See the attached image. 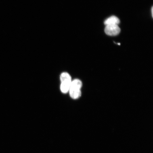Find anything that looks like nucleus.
I'll return each instance as SVG.
<instances>
[{
	"label": "nucleus",
	"instance_id": "obj_5",
	"mask_svg": "<svg viewBox=\"0 0 153 153\" xmlns=\"http://www.w3.org/2000/svg\"><path fill=\"white\" fill-rule=\"evenodd\" d=\"M153 7H152V16H153Z\"/></svg>",
	"mask_w": 153,
	"mask_h": 153
},
{
	"label": "nucleus",
	"instance_id": "obj_2",
	"mask_svg": "<svg viewBox=\"0 0 153 153\" xmlns=\"http://www.w3.org/2000/svg\"><path fill=\"white\" fill-rule=\"evenodd\" d=\"M60 89L62 92L66 93L69 91L72 82V78L70 74L67 72H63L61 74Z\"/></svg>",
	"mask_w": 153,
	"mask_h": 153
},
{
	"label": "nucleus",
	"instance_id": "obj_4",
	"mask_svg": "<svg viewBox=\"0 0 153 153\" xmlns=\"http://www.w3.org/2000/svg\"><path fill=\"white\" fill-rule=\"evenodd\" d=\"M120 23V19L117 17L114 16L107 19L104 22V24L106 26L108 25H118Z\"/></svg>",
	"mask_w": 153,
	"mask_h": 153
},
{
	"label": "nucleus",
	"instance_id": "obj_1",
	"mask_svg": "<svg viewBox=\"0 0 153 153\" xmlns=\"http://www.w3.org/2000/svg\"><path fill=\"white\" fill-rule=\"evenodd\" d=\"M82 86V82L79 79H76L72 81L69 91L70 97L72 98L76 99L81 96Z\"/></svg>",
	"mask_w": 153,
	"mask_h": 153
},
{
	"label": "nucleus",
	"instance_id": "obj_3",
	"mask_svg": "<svg viewBox=\"0 0 153 153\" xmlns=\"http://www.w3.org/2000/svg\"><path fill=\"white\" fill-rule=\"evenodd\" d=\"M105 33L110 36H116L120 33V29L118 25H108L105 29Z\"/></svg>",
	"mask_w": 153,
	"mask_h": 153
}]
</instances>
